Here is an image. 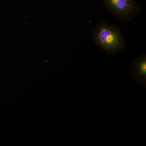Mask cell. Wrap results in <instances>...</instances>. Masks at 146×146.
Instances as JSON below:
<instances>
[{
	"label": "cell",
	"mask_w": 146,
	"mask_h": 146,
	"mask_svg": "<svg viewBox=\"0 0 146 146\" xmlns=\"http://www.w3.org/2000/svg\"><path fill=\"white\" fill-rule=\"evenodd\" d=\"M92 40L109 54L123 50L126 46L121 29L106 21H102L94 28Z\"/></svg>",
	"instance_id": "1"
},
{
	"label": "cell",
	"mask_w": 146,
	"mask_h": 146,
	"mask_svg": "<svg viewBox=\"0 0 146 146\" xmlns=\"http://www.w3.org/2000/svg\"><path fill=\"white\" fill-rule=\"evenodd\" d=\"M108 11L121 21L133 20L142 10L134 0H102Z\"/></svg>",
	"instance_id": "2"
},
{
	"label": "cell",
	"mask_w": 146,
	"mask_h": 146,
	"mask_svg": "<svg viewBox=\"0 0 146 146\" xmlns=\"http://www.w3.org/2000/svg\"><path fill=\"white\" fill-rule=\"evenodd\" d=\"M131 74L134 81L140 86H146V54H143L132 62Z\"/></svg>",
	"instance_id": "3"
}]
</instances>
